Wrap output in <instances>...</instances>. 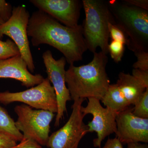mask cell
Wrapping results in <instances>:
<instances>
[{"label":"cell","mask_w":148,"mask_h":148,"mask_svg":"<svg viewBox=\"0 0 148 148\" xmlns=\"http://www.w3.org/2000/svg\"><path fill=\"white\" fill-rule=\"evenodd\" d=\"M27 32L32 45L53 47L64 55L70 65L82 61L88 49L82 25L66 27L41 11L34 12L30 16Z\"/></svg>","instance_id":"6da1fadb"},{"label":"cell","mask_w":148,"mask_h":148,"mask_svg":"<svg viewBox=\"0 0 148 148\" xmlns=\"http://www.w3.org/2000/svg\"><path fill=\"white\" fill-rule=\"evenodd\" d=\"M93 58L86 65H70L66 71V83L72 100L94 98L101 100L110 85L106 71L107 54L93 53Z\"/></svg>","instance_id":"7a4b0ae2"},{"label":"cell","mask_w":148,"mask_h":148,"mask_svg":"<svg viewBox=\"0 0 148 148\" xmlns=\"http://www.w3.org/2000/svg\"><path fill=\"white\" fill-rule=\"evenodd\" d=\"M114 24L127 37V45L134 53L148 52V10L123 1H108Z\"/></svg>","instance_id":"3957f363"},{"label":"cell","mask_w":148,"mask_h":148,"mask_svg":"<svg viewBox=\"0 0 148 148\" xmlns=\"http://www.w3.org/2000/svg\"><path fill=\"white\" fill-rule=\"evenodd\" d=\"M85 18L82 25L83 32L87 49L92 53L98 47L107 54L110 38L108 23L114 24L108 1L83 0Z\"/></svg>","instance_id":"277c9868"},{"label":"cell","mask_w":148,"mask_h":148,"mask_svg":"<svg viewBox=\"0 0 148 148\" xmlns=\"http://www.w3.org/2000/svg\"><path fill=\"white\" fill-rule=\"evenodd\" d=\"M14 110L18 117L15 126L23 137L34 140L41 146H46L50 123L55 113L45 110H34L25 104L16 106Z\"/></svg>","instance_id":"5b68a950"},{"label":"cell","mask_w":148,"mask_h":148,"mask_svg":"<svg viewBox=\"0 0 148 148\" xmlns=\"http://www.w3.org/2000/svg\"><path fill=\"white\" fill-rule=\"evenodd\" d=\"M16 102L24 103L37 110L50 111L54 113L57 112L55 90L47 77L36 86L24 91L0 92V103L8 105Z\"/></svg>","instance_id":"8992f818"},{"label":"cell","mask_w":148,"mask_h":148,"mask_svg":"<svg viewBox=\"0 0 148 148\" xmlns=\"http://www.w3.org/2000/svg\"><path fill=\"white\" fill-rule=\"evenodd\" d=\"M30 17L29 11L24 7L18 5L13 8L10 18L0 25V39L4 35L11 38L18 47L29 71L34 73L35 66L27 32Z\"/></svg>","instance_id":"52a82bcc"},{"label":"cell","mask_w":148,"mask_h":148,"mask_svg":"<svg viewBox=\"0 0 148 148\" xmlns=\"http://www.w3.org/2000/svg\"><path fill=\"white\" fill-rule=\"evenodd\" d=\"M85 99L74 101L71 114L64 126L49 136L46 146L49 148H78L80 142L88 133L85 116L81 111Z\"/></svg>","instance_id":"ba28073f"},{"label":"cell","mask_w":148,"mask_h":148,"mask_svg":"<svg viewBox=\"0 0 148 148\" xmlns=\"http://www.w3.org/2000/svg\"><path fill=\"white\" fill-rule=\"evenodd\" d=\"M42 57L47 78L52 84L56 95L57 112L54 125L58 127L67 112V102L72 100L65 79L66 60L64 57L56 60L51 51L49 50L44 52Z\"/></svg>","instance_id":"9c48e42d"},{"label":"cell","mask_w":148,"mask_h":148,"mask_svg":"<svg viewBox=\"0 0 148 148\" xmlns=\"http://www.w3.org/2000/svg\"><path fill=\"white\" fill-rule=\"evenodd\" d=\"M87 106L82 107L81 111L85 116L90 114L92 119L87 125L88 132H95L97 138L93 140L95 148L101 147L102 142L106 137L115 133L116 131V119L118 113L108 108H104L97 98H88Z\"/></svg>","instance_id":"30bf717a"},{"label":"cell","mask_w":148,"mask_h":148,"mask_svg":"<svg viewBox=\"0 0 148 148\" xmlns=\"http://www.w3.org/2000/svg\"><path fill=\"white\" fill-rule=\"evenodd\" d=\"M116 138L123 145L148 143V119L136 116L128 108L118 113Z\"/></svg>","instance_id":"8fae6325"},{"label":"cell","mask_w":148,"mask_h":148,"mask_svg":"<svg viewBox=\"0 0 148 148\" xmlns=\"http://www.w3.org/2000/svg\"><path fill=\"white\" fill-rule=\"evenodd\" d=\"M39 10L53 17L66 27L78 26L81 2L78 0H31Z\"/></svg>","instance_id":"7c38bea8"},{"label":"cell","mask_w":148,"mask_h":148,"mask_svg":"<svg viewBox=\"0 0 148 148\" xmlns=\"http://www.w3.org/2000/svg\"><path fill=\"white\" fill-rule=\"evenodd\" d=\"M0 78L16 80L27 88L38 85L45 79L40 74L33 75L29 71L26 61L21 55L4 60L0 59Z\"/></svg>","instance_id":"4fadbf2b"},{"label":"cell","mask_w":148,"mask_h":148,"mask_svg":"<svg viewBox=\"0 0 148 148\" xmlns=\"http://www.w3.org/2000/svg\"><path fill=\"white\" fill-rule=\"evenodd\" d=\"M116 84L130 106H134L146 89L132 75L120 72Z\"/></svg>","instance_id":"5bb4252c"},{"label":"cell","mask_w":148,"mask_h":148,"mask_svg":"<svg viewBox=\"0 0 148 148\" xmlns=\"http://www.w3.org/2000/svg\"><path fill=\"white\" fill-rule=\"evenodd\" d=\"M101 101L106 108L117 113L124 110L130 106L116 84H110Z\"/></svg>","instance_id":"9a60e30c"},{"label":"cell","mask_w":148,"mask_h":148,"mask_svg":"<svg viewBox=\"0 0 148 148\" xmlns=\"http://www.w3.org/2000/svg\"><path fill=\"white\" fill-rule=\"evenodd\" d=\"M0 131L10 135L16 142H21L23 135L16 128L15 121L8 112L0 106Z\"/></svg>","instance_id":"2e32d148"},{"label":"cell","mask_w":148,"mask_h":148,"mask_svg":"<svg viewBox=\"0 0 148 148\" xmlns=\"http://www.w3.org/2000/svg\"><path fill=\"white\" fill-rule=\"evenodd\" d=\"M19 55V49L12 40L8 39L4 41L0 39V59L4 60Z\"/></svg>","instance_id":"e0dca14e"},{"label":"cell","mask_w":148,"mask_h":148,"mask_svg":"<svg viewBox=\"0 0 148 148\" xmlns=\"http://www.w3.org/2000/svg\"><path fill=\"white\" fill-rule=\"evenodd\" d=\"M132 109V113L136 116L148 119V88L146 89Z\"/></svg>","instance_id":"ac0fdd59"},{"label":"cell","mask_w":148,"mask_h":148,"mask_svg":"<svg viewBox=\"0 0 148 148\" xmlns=\"http://www.w3.org/2000/svg\"><path fill=\"white\" fill-rule=\"evenodd\" d=\"M125 51V44L120 42L112 40L108 46V51L111 58L116 63L121 61Z\"/></svg>","instance_id":"d6986e66"},{"label":"cell","mask_w":148,"mask_h":148,"mask_svg":"<svg viewBox=\"0 0 148 148\" xmlns=\"http://www.w3.org/2000/svg\"><path fill=\"white\" fill-rule=\"evenodd\" d=\"M108 29L110 38L112 40L120 42L126 45L127 43V37L123 32L117 26L116 24L112 22L108 23Z\"/></svg>","instance_id":"ffe728a7"},{"label":"cell","mask_w":148,"mask_h":148,"mask_svg":"<svg viewBox=\"0 0 148 148\" xmlns=\"http://www.w3.org/2000/svg\"><path fill=\"white\" fill-rule=\"evenodd\" d=\"M134 53L137 60L132 65L133 69L148 71V52L140 51Z\"/></svg>","instance_id":"44dd1931"},{"label":"cell","mask_w":148,"mask_h":148,"mask_svg":"<svg viewBox=\"0 0 148 148\" xmlns=\"http://www.w3.org/2000/svg\"><path fill=\"white\" fill-rule=\"evenodd\" d=\"M13 8L5 0H0V17L4 22L8 21L12 14Z\"/></svg>","instance_id":"7402d4cb"},{"label":"cell","mask_w":148,"mask_h":148,"mask_svg":"<svg viewBox=\"0 0 148 148\" xmlns=\"http://www.w3.org/2000/svg\"><path fill=\"white\" fill-rule=\"evenodd\" d=\"M132 75L146 88H148V71L133 69Z\"/></svg>","instance_id":"603a6c76"},{"label":"cell","mask_w":148,"mask_h":148,"mask_svg":"<svg viewBox=\"0 0 148 148\" xmlns=\"http://www.w3.org/2000/svg\"><path fill=\"white\" fill-rule=\"evenodd\" d=\"M16 141L10 135L0 131V148H10L16 145Z\"/></svg>","instance_id":"cb8c5ba5"},{"label":"cell","mask_w":148,"mask_h":148,"mask_svg":"<svg viewBox=\"0 0 148 148\" xmlns=\"http://www.w3.org/2000/svg\"><path fill=\"white\" fill-rule=\"evenodd\" d=\"M10 148H42V146L34 140L23 137L18 144Z\"/></svg>","instance_id":"d4e9b609"},{"label":"cell","mask_w":148,"mask_h":148,"mask_svg":"<svg viewBox=\"0 0 148 148\" xmlns=\"http://www.w3.org/2000/svg\"><path fill=\"white\" fill-rule=\"evenodd\" d=\"M123 1L130 5L148 10V0H123Z\"/></svg>","instance_id":"484cf974"},{"label":"cell","mask_w":148,"mask_h":148,"mask_svg":"<svg viewBox=\"0 0 148 148\" xmlns=\"http://www.w3.org/2000/svg\"><path fill=\"white\" fill-rule=\"evenodd\" d=\"M95 148H123V144L116 138H109L103 147Z\"/></svg>","instance_id":"4316f807"},{"label":"cell","mask_w":148,"mask_h":148,"mask_svg":"<svg viewBox=\"0 0 148 148\" xmlns=\"http://www.w3.org/2000/svg\"><path fill=\"white\" fill-rule=\"evenodd\" d=\"M127 148H148L147 144L141 143H131L127 144Z\"/></svg>","instance_id":"83f0119b"},{"label":"cell","mask_w":148,"mask_h":148,"mask_svg":"<svg viewBox=\"0 0 148 148\" xmlns=\"http://www.w3.org/2000/svg\"><path fill=\"white\" fill-rule=\"evenodd\" d=\"M4 23V21H3L2 19H1V18L0 17V25H2V24H3Z\"/></svg>","instance_id":"f1b7e54d"}]
</instances>
